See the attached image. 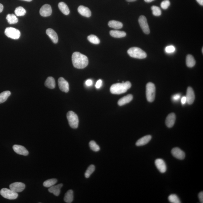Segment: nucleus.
<instances>
[{
  "label": "nucleus",
  "instance_id": "58836bf2",
  "mask_svg": "<svg viewBox=\"0 0 203 203\" xmlns=\"http://www.w3.org/2000/svg\"><path fill=\"white\" fill-rule=\"evenodd\" d=\"M102 81L101 79H99L97 81L96 84H95V87L97 89H99L102 86Z\"/></svg>",
  "mask_w": 203,
  "mask_h": 203
},
{
  "label": "nucleus",
  "instance_id": "ea45409f",
  "mask_svg": "<svg viewBox=\"0 0 203 203\" xmlns=\"http://www.w3.org/2000/svg\"><path fill=\"white\" fill-rule=\"evenodd\" d=\"M181 95L180 94H176L173 95L172 97V99L174 101H177L180 98Z\"/></svg>",
  "mask_w": 203,
  "mask_h": 203
},
{
  "label": "nucleus",
  "instance_id": "a18cd8bd",
  "mask_svg": "<svg viewBox=\"0 0 203 203\" xmlns=\"http://www.w3.org/2000/svg\"><path fill=\"white\" fill-rule=\"evenodd\" d=\"M3 9V6L2 4L0 3V13L2 12Z\"/></svg>",
  "mask_w": 203,
  "mask_h": 203
},
{
  "label": "nucleus",
  "instance_id": "aec40b11",
  "mask_svg": "<svg viewBox=\"0 0 203 203\" xmlns=\"http://www.w3.org/2000/svg\"><path fill=\"white\" fill-rule=\"evenodd\" d=\"M62 184H58L57 185H53L49 187L48 189L49 192L51 193H53L54 195L59 196L60 194L61 189L63 187Z\"/></svg>",
  "mask_w": 203,
  "mask_h": 203
},
{
  "label": "nucleus",
  "instance_id": "b1692460",
  "mask_svg": "<svg viewBox=\"0 0 203 203\" xmlns=\"http://www.w3.org/2000/svg\"><path fill=\"white\" fill-rule=\"evenodd\" d=\"M109 26L115 29H120L123 26V25L121 22L116 20H111L108 23Z\"/></svg>",
  "mask_w": 203,
  "mask_h": 203
},
{
  "label": "nucleus",
  "instance_id": "09e8293b",
  "mask_svg": "<svg viewBox=\"0 0 203 203\" xmlns=\"http://www.w3.org/2000/svg\"><path fill=\"white\" fill-rule=\"evenodd\" d=\"M22 1H27V2H31L32 0H22Z\"/></svg>",
  "mask_w": 203,
  "mask_h": 203
},
{
  "label": "nucleus",
  "instance_id": "393cba45",
  "mask_svg": "<svg viewBox=\"0 0 203 203\" xmlns=\"http://www.w3.org/2000/svg\"><path fill=\"white\" fill-rule=\"evenodd\" d=\"M59 8L61 12L64 14L68 15L69 14L70 10L67 5L63 2H60L59 4Z\"/></svg>",
  "mask_w": 203,
  "mask_h": 203
},
{
  "label": "nucleus",
  "instance_id": "7c9ffc66",
  "mask_svg": "<svg viewBox=\"0 0 203 203\" xmlns=\"http://www.w3.org/2000/svg\"><path fill=\"white\" fill-rule=\"evenodd\" d=\"M57 180L56 179H49L43 182V185L46 187H50L57 183Z\"/></svg>",
  "mask_w": 203,
  "mask_h": 203
},
{
  "label": "nucleus",
  "instance_id": "2eb2a0df",
  "mask_svg": "<svg viewBox=\"0 0 203 203\" xmlns=\"http://www.w3.org/2000/svg\"><path fill=\"white\" fill-rule=\"evenodd\" d=\"M187 102L189 105L192 104L195 99V95L193 89L190 87L187 88L186 96Z\"/></svg>",
  "mask_w": 203,
  "mask_h": 203
},
{
  "label": "nucleus",
  "instance_id": "a211bd4d",
  "mask_svg": "<svg viewBox=\"0 0 203 203\" xmlns=\"http://www.w3.org/2000/svg\"><path fill=\"white\" fill-rule=\"evenodd\" d=\"M176 120V116L175 113H171L169 114L165 120V124L167 127L171 128L174 125Z\"/></svg>",
  "mask_w": 203,
  "mask_h": 203
},
{
  "label": "nucleus",
  "instance_id": "9b49d317",
  "mask_svg": "<svg viewBox=\"0 0 203 203\" xmlns=\"http://www.w3.org/2000/svg\"><path fill=\"white\" fill-rule=\"evenodd\" d=\"M172 154L174 157L178 160H183L185 158V152L179 148H174L172 149Z\"/></svg>",
  "mask_w": 203,
  "mask_h": 203
},
{
  "label": "nucleus",
  "instance_id": "f8f14e48",
  "mask_svg": "<svg viewBox=\"0 0 203 203\" xmlns=\"http://www.w3.org/2000/svg\"><path fill=\"white\" fill-rule=\"evenodd\" d=\"M52 13V8L50 5L45 4L43 6L40 10V14L43 17L50 16Z\"/></svg>",
  "mask_w": 203,
  "mask_h": 203
},
{
  "label": "nucleus",
  "instance_id": "a878e982",
  "mask_svg": "<svg viewBox=\"0 0 203 203\" xmlns=\"http://www.w3.org/2000/svg\"><path fill=\"white\" fill-rule=\"evenodd\" d=\"M73 200V192L71 190H68L65 194L64 197L65 202L67 203H71Z\"/></svg>",
  "mask_w": 203,
  "mask_h": 203
},
{
  "label": "nucleus",
  "instance_id": "20e7f679",
  "mask_svg": "<svg viewBox=\"0 0 203 203\" xmlns=\"http://www.w3.org/2000/svg\"><path fill=\"white\" fill-rule=\"evenodd\" d=\"M156 88L154 83H149L146 86V95L147 99L149 102L154 101L156 96Z\"/></svg>",
  "mask_w": 203,
  "mask_h": 203
},
{
  "label": "nucleus",
  "instance_id": "7ed1b4c3",
  "mask_svg": "<svg viewBox=\"0 0 203 203\" xmlns=\"http://www.w3.org/2000/svg\"><path fill=\"white\" fill-rule=\"evenodd\" d=\"M127 52L131 57L136 59H142L147 57L146 53L139 47H131L128 50Z\"/></svg>",
  "mask_w": 203,
  "mask_h": 203
},
{
  "label": "nucleus",
  "instance_id": "4be33fe9",
  "mask_svg": "<svg viewBox=\"0 0 203 203\" xmlns=\"http://www.w3.org/2000/svg\"><path fill=\"white\" fill-rule=\"evenodd\" d=\"M110 35L114 38H120L125 37L127 34L125 32L118 30H112L110 32Z\"/></svg>",
  "mask_w": 203,
  "mask_h": 203
},
{
  "label": "nucleus",
  "instance_id": "bb28decb",
  "mask_svg": "<svg viewBox=\"0 0 203 203\" xmlns=\"http://www.w3.org/2000/svg\"><path fill=\"white\" fill-rule=\"evenodd\" d=\"M186 65L189 67H194L196 64V61L193 56L191 55H188L186 57Z\"/></svg>",
  "mask_w": 203,
  "mask_h": 203
},
{
  "label": "nucleus",
  "instance_id": "473e14b6",
  "mask_svg": "<svg viewBox=\"0 0 203 203\" xmlns=\"http://www.w3.org/2000/svg\"><path fill=\"white\" fill-rule=\"evenodd\" d=\"M95 170V168L94 165H90L87 170L85 173V177L86 178H89L90 176L93 173Z\"/></svg>",
  "mask_w": 203,
  "mask_h": 203
},
{
  "label": "nucleus",
  "instance_id": "72a5a7b5",
  "mask_svg": "<svg viewBox=\"0 0 203 203\" xmlns=\"http://www.w3.org/2000/svg\"><path fill=\"white\" fill-rule=\"evenodd\" d=\"M168 200L172 203H181L180 198L176 194H172L168 197Z\"/></svg>",
  "mask_w": 203,
  "mask_h": 203
},
{
  "label": "nucleus",
  "instance_id": "1a4fd4ad",
  "mask_svg": "<svg viewBox=\"0 0 203 203\" xmlns=\"http://www.w3.org/2000/svg\"><path fill=\"white\" fill-rule=\"evenodd\" d=\"M10 188L15 192H21L25 189V185L22 182H16L10 184Z\"/></svg>",
  "mask_w": 203,
  "mask_h": 203
},
{
  "label": "nucleus",
  "instance_id": "f704fd0d",
  "mask_svg": "<svg viewBox=\"0 0 203 203\" xmlns=\"http://www.w3.org/2000/svg\"><path fill=\"white\" fill-rule=\"evenodd\" d=\"M89 146L92 151L95 152H98L100 150V147L94 141H91L89 143Z\"/></svg>",
  "mask_w": 203,
  "mask_h": 203
},
{
  "label": "nucleus",
  "instance_id": "de8ad7c7",
  "mask_svg": "<svg viewBox=\"0 0 203 203\" xmlns=\"http://www.w3.org/2000/svg\"><path fill=\"white\" fill-rule=\"evenodd\" d=\"M127 2H134L136 1V0H126Z\"/></svg>",
  "mask_w": 203,
  "mask_h": 203
},
{
  "label": "nucleus",
  "instance_id": "f257e3e1",
  "mask_svg": "<svg viewBox=\"0 0 203 203\" xmlns=\"http://www.w3.org/2000/svg\"><path fill=\"white\" fill-rule=\"evenodd\" d=\"M72 61L73 66L78 69H84L88 64L87 57L79 52L73 53Z\"/></svg>",
  "mask_w": 203,
  "mask_h": 203
},
{
  "label": "nucleus",
  "instance_id": "2f4dec72",
  "mask_svg": "<svg viewBox=\"0 0 203 203\" xmlns=\"http://www.w3.org/2000/svg\"><path fill=\"white\" fill-rule=\"evenodd\" d=\"M88 41L91 43L95 45H98L100 43V41L98 37L94 35H91L87 37Z\"/></svg>",
  "mask_w": 203,
  "mask_h": 203
},
{
  "label": "nucleus",
  "instance_id": "423d86ee",
  "mask_svg": "<svg viewBox=\"0 0 203 203\" xmlns=\"http://www.w3.org/2000/svg\"><path fill=\"white\" fill-rule=\"evenodd\" d=\"M0 194L2 197L10 200H14L18 197V193L14 192L11 189L6 188H3L0 191Z\"/></svg>",
  "mask_w": 203,
  "mask_h": 203
},
{
  "label": "nucleus",
  "instance_id": "39448f33",
  "mask_svg": "<svg viewBox=\"0 0 203 203\" xmlns=\"http://www.w3.org/2000/svg\"><path fill=\"white\" fill-rule=\"evenodd\" d=\"M67 117L70 127L73 129H76L78 127L79 119L78 116L72 111L67 112Z\"/></svg>",
  "mask_w": 203,
  "mask_h": 203
},
{
  "label": "nucleus",
  "instance_id": "4c0bfd02",
  "mask_svg": "<svg viewBox=\"0 0 203 203\" xmlns=\"http://www.w3.org/2000/svg\"><path fill=\"white\" fill-rule=\"evenodd\" d=\"M175 48L173 46H169L165 48V51L167 53H172L175 52Z\"/></svg>",
  "mask_w": 203,
  "mask_h": 203
},
{
  "label": "nucleus",
  "instance_id": "5701e85b",
  "mask_svg": "<svg viewBox=\"0 0 203 203\" xmlns=\"http://www.w3.org/2000/svg\"><path fill=\"white\" fill-rule=\"evenodd\" d=\"M45 86L50 89H54L55 87V80L52 77H49L45 82Z\"/></svg>",
  "mask_w": 203,
  "mask_h": 203
},
{
  "label": "nucleus",
  "instance_id": "a19ab883",
  "mask_svg": "<svg viewBox=\"0 0 203 203\" xmlns=\"http://www.w3.org/2000/svg\"><path fill=\"white\" fill-rule=\"evenodd\" d=\"M198 197L199 200L200 201L201 203H203V192H201L199 193L198 194Z\"/></svg>",
  "mask_w": 203,
  "mask_h": 203
},
{
  "label": "nucleus",
  "instance_id": "37998d69",
  "mask_svg": "<svg viewBox=\"0 0 203 203\" xmlns=\"http://www.w3.org/2000/svg\"><path fill=\"white\" fill-rule=\"evenodd\" d=\"M181 103L182 104H184L186 103V102H187L186 98L185 96H184L182 97L181 99Z\"/></svg>",
  "mask_w": 203,
  "mask_h": 203
},
{
  "label": "nucleus",
  "instance_id": "9d476101",
  "mask_svg": "<svg viewBox=\"0 0 203 203\" xmlns=\"http://www.w3.org/2000/svg\"><path fill=\"white\" fill-rule=\"evenodd\" d=\"M58 84L61 91L67 93L69 90V83L63 78L60 77L58 80Z\"/></svg>",
  "mask_w": 203,
  "mask_h": 203
},
{
  "label": "nucleus",
  "instance_id": "49530a36",
  "mask_svg": "<svg viewBox=\"0 0 203 203\" xmlns=\"http://www.w3.org/2000/svg\"><path fill=\"white\" fill-rule=\"evenodd\" d=\"M146 2H152L153 1H154V0H144Z\"/></svg>",
  "mask_w": 203,
  "mask_h": 203
},
{
  "label": "nucleus",
  "instance_id": "c9c22d12",
  "mask_svg": "<svg viewBox=\"0 0 203 203\" xmlns=\"http://www.w3.org/2000/svg\"><path fill=\"white\" fill-rule=\"evenodd\" d=\"M151 9L152 11L153 14L155 16H159L161 14V11L158 6H153Z\"/></svg>",
  "mask_w": 203,
  "mask_h": 203
},
{
  "label": "nucleus",
  "instance_id": "c85d7f7f",
  "mask_svg": "<svg viewBox=\"0 0 203 203\" xmlns=\"http://www.w3.org/2000/svg\"><path fill=\"white\" fill-rule=\"evenodd\" d=\"M11 94V92L9 91H4L0 93V104L6 102Z\"/></svg>",
  "mask_w": 203,
  "mask_h": 203
},
{
  "label": "nucleus",
  "instance_id": "c03bdc74",
  "mask_svg": "<svg viewBox=\"0 0 203 203\" xmlns=\"http://www.w3.org/2000/svg\"><path fill=\"white\" fill-rule=\"evenodd\" d=\"M197 1L201 6H203V0H197Z\"/></svg>",
  "mask_w": 203,
  "mask_h": 203
},
{
  "label": "nucleus",
  "instance_id": "ddd939ff",
  "mask_svg": "<svg viewBox=\"0 0 203 203\" xmlns=\"http://www.w3.org/2000/svg\"><path fill=\"white\" fill-rule=\"evenodd\" d=\"M155 165L159 171L161 173H164L166 171L167 166L166 164L163 159H157L155 161Z\"/></svg>",
  "mask_w": 203,
  "mask_h": 203
},
{
  "label": "nucleus",
  "instance_id": "412c9836",
  "mask_svg": "<svg viewBox=\"0 0 203 203\" xmlns=\"http://www.w3.org/2000/svg\"><path fill=\"white\" fill-rule=\"evenodd\" d=\"M132 99L133 96L132 95H128L120 99L118 102V104L122 106L126 104L129 103L132 100Z\"/></svg>",
  "mask_w": 203,
  "mask_h": 203
},
{
  "label": "nucleus",
  "instance_id": "6ab92c4d",
  "mask_svg": "<svg viewBox=\"0 0 203 203\" xmlns=\"http://www.w3.org/2000/svg\"><path fill=\"white\" fill-rule=\"evenodd\" d=\"M152 139L151 135H147L139 139L136 143V145L140 146L145 145L149 142Z\"/></svg>",
  "mask_w": 203,
  "mask_h": 203
},
{
  "label": "nucleus",
  "instance_id": "e433bc0d",
  "mask_svg": "<svg viewBox=\"0 0 203 203\" xmlns=\"http://www.w3.org/2000/svg\"><path fill=\"white\" fill-rule=\"evenodd\" d=\"M170 3L168 0H164L161 3V7L164 10L168 9L169 6H170Z\"/></svg>",
  "mask_w": 203,
  "mask_h": 203
},
{
  "label": "nucleus",
  "instance_id": "f3484780",
  "mask_svg": "<svg viewBox=\"0 0 203 203\" xmlns=\"http://www.w3.org/2000/svg\"><path fill=\"white\" fill-rule=\"evenodd\" d=\"M78 13L83 16L90 18L91 16V11L87 7L83 6H80L78 8Z\"/></svg>",
  "mask_w": 203,
  "mask_h": 203
},
{
  "label": "nucleus",
  "instance_id": "f03ea898",
  "mask_svg": "<svg viewBox=\"0 0 203 203\" xmlns=\"http://www.w3.org/2000/svg\"><path fill=\"white\" fill-rule=\"evenodd\" d=\"M131 87V83L129 81L122 83H114L111 87L110 91L113 94L120 95L125 93Z\"/></svg>",
  "mask_w": 203,
  "mask_h": 203
},
{
  "label": "nucleus",
  "instance_id": "4468645a",
  "mask_svg": "<svg viewBox=\"0 0 203 203\" xmlns=\"http://www.w3.org/2000/svg\"><path fill=\"white\" fill-rule=\"evenodd\" d=\"M13 149L17 154L27 156L29 154V152L24 147L20 145H14L13 146Z\"/></svg>",
  "mask_w": 203,
  "mask_h": 203
},
{
  "label": "nucleus",
  "instance_id": "cd10ccee",
  "mask_svg": "<svg viewBox=\"0 0 203 203\" xmlns=\"http://www.w3.org/2000/svg\"><path fill=\"white\" fill-rule=\"evenodd\" d=\"M6 19L10 24H13L18 22V19L16 15L14 14H8L7 15Z\"/></svg>",
  "mask_w": 203,
  "mask_h": 203
},
{
  "label": "nucleus",
  "instance_id": "79ce46f5",
  "mask_svg": "<svg viewBox=\"0 0 203 203\" xmlns=\"http://www.w3.org/2000/svg\"><path fill=\"white\" fill-rule=\"evenodd\" d=\"M86 84L87 86H91L93 85V81L91 79L87 80L86 82Z\"/></svg>",
  "mask_w": 203,
  "mask_h": 203
},
{
  "label": "nucleus",
  "instance_id": "0eeeda50",
  "mask_svg": "<svg viewBox=\"0 0 203 203\" xmlns=\"http://www.w3.org/2000/svg\"><path fill=\"white\" fill-rule=\"evenodd\" d=\"M5 35L9 38L17 40L20 38V32L19 30L13 27H8L5 31Z\"/></svg>",
  "mask_w": 203,
  "mask_h": 203
},
{
  "label": "nucleus",
  "instance_id": "c756f323",
  "mask_svg": "<svg viewBox=\"0 0 203 203\" xmlns=\"http://www.w3.org/2000/svg\"><path fill=\"white\" fill-rule=\"evenodd\" d=\"M14 12L17 16H24L26 13V11L22 7L18 6L15 9Z\"/></svg>",
  "mask_w": 203,
  "mask_h": 203
},
{
  "label": "nucleus",
  "instance_id": "8fccbe9b",
  "mask_svg": "<svg viewBox=\"0 0 203 203\" xmlns=\"http://www.w3.org/2000/svg\"><path fill=\"white\" fill-rule=\"evenodd\" d=\"M202 53H203V48H202Z\"/></svg>",
  "mask_w": 203,
  "mask_h": 203
},
{
  "label": "nucleus",
  "instance_id": "dca6fc26",
  "mask_svg": "<svg viewBox=\"0 0 203 203\" xmlns=\"http://www.w3.org/2000/svg\"><path fill=\"white\" fill-rule=\"evenodd\" d=\"M46 33L54 43L55 44L57 43L59 40V37L57 33L54 30L51 28L47 29L46 31Z\"/></svg>",
  "mask_w": 203,
  "mask_h": 203
},
{
  "label": "nucleus",
  "instance_id": "6e6552de",
  "mask_svg": "<svg viewBox=\"0 0 203 203\" xmlns=\"http://www.w3.org/2000/svg\"><path fill=\"white\" fill-rule=\"evenodd\" d=\"M139 22L140 26L142 29L143 32L147 35L149 34L150 32V29L146 17L144 16H140L139 19Z\"/></svg>",
  "mask_w": 203,
  "mask_h": 203
}]
</instances>
